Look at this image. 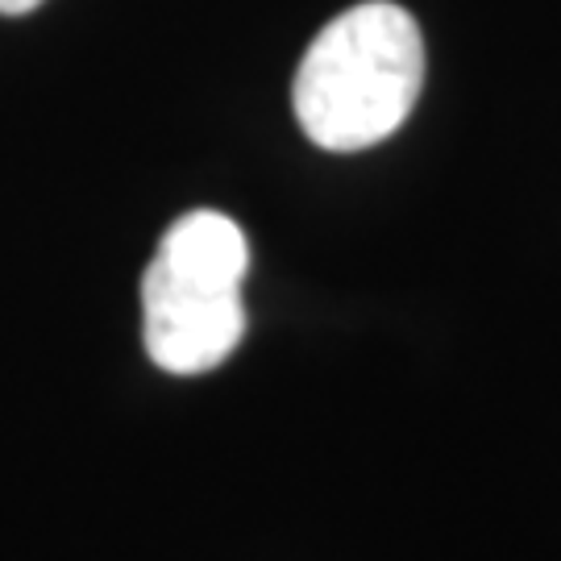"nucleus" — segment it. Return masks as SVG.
<instances>
[{"label":"nucleus","instance_id":"obj_1","mask_svg":"<svg viewBox=\"0 0 561 561\" xmlns=\"http://www.w3.org/2000/svg\"><path fill=\"white\" fill-rule=\"evenodd\" d=\"M424 88V38L396 0H362L333 18L304 55L291 104L321 150L354 154L379 146L416 108Z\"/></svg>","mask_w":561,"mask_h":561},{"label":"nucleus","instance_id":"obj_2","mask_svg":"<svg viewBox=\"0 0 561 561\" xmlns=\"http://www.w3.org/2000/svg\"><path fill=\"white\" fill-rule=\"evenodd\" d=\"M245 266V233L225 213L196 208L162 233L141 279V333L154 366L167 375H204L238 350Z\"/></svg>","mask_w":561,"mask_h":561},{"label":"nucleus","instance_id":"obj_3","mask_svg":"<svg viewBox=\"0 0 561 561\" xmlns=\"http://www.w3.org/2000/svg\"><path fill=\"white\" fill-rule=\"evenodd\" d=\"M42 0H0V13L4 18H21V13H34Z\"/></svg>","mask_w":561,"mask_h":561}]
</instances>
